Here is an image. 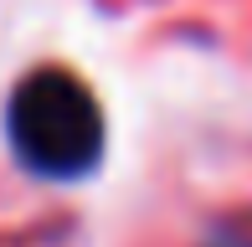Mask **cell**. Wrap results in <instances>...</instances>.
<instances>
[{"label":"cell","mask_w":252,"mask_h":247,"mask_svg":"<svg viewBox=\"0 0 252 247\" xmlns=\"http://www.w3.org/2000/svg\"><path fill=\"white\" fill-rule=\"evenodd\" d=\"M10 150L47 181H77L103 160V108L83 77L62 67L21 77L5 108Z\"/></svg>","instance_id":"cell-1"}]
</instances>
